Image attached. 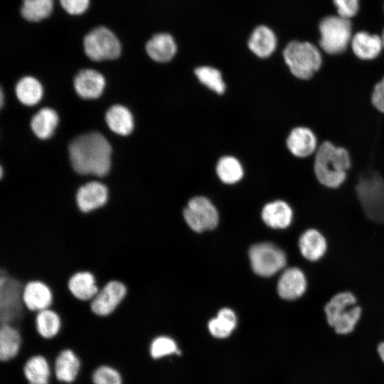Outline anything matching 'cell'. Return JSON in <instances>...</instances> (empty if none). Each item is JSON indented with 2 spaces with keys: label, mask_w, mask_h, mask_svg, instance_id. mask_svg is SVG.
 Here are the masks:
<instances>
[{
  "label": "cell",
  "mask_w": 384,
  "mask_h": 384,
  "mask_svg": "<svg viewBox=\"0 0 384 384\" xmlns=\"http://www.w3.org/2000/svg\"><path fill=\"white\" fill-rule=\"evenodd\" d=\"M68 149L71 166L78 174L103 178L109 174L112 147L101 133L79 135L70 143Z\"/></svg>",
  "instance_id": "6da1fadb"
},
{
  "label": "cell",
  "mask_w": 384,
  "mask_h": 384,
  "mask_svg": "<svg viewBox=\"0 0 384 384\" xmlns=\"http://www.w3.org/2000/svg\"><path fill=\"white\" fill-rule=\"evenodd\" d=\"M351 162V156L346 147L325 139L319 144L314 155V174L322 186L337 188L346 180Z\"/></svg>",
  "instance_id": "7a4b0ae2"
},
{
  "label": "cell",
  "mask_w": 384,
  "mask_h": 384,
  "mask_svg": "<svg viewBox=\"0 0 384 384\" xmlns=\"http://www.w3.org/2000/svg\"><path fill=\"white\" fill-rule=\"evenodd\" d=\"M282 55L290 73L300 80L312 79L323 66L320 49L309 41H290Z\"/></svg>",
  "instance_id": "3957f363"
},
{
  "label": "cell",
  "mask_w": 384,
  "mask_h": 384,
  "mask_svg": "<svg viewBox=\"0 0 384 384\" xmlns=\"http://www.w3.org/2000/svg\"><path fill=\"white\" fill-rule=\"evenodd\" d=\"M355 191L366 215L377 223H384V178L376 171L361 174Z\"/></svg>",
  "instance_id": "277c9868"
},
{
  "label": "cell",
  "mask_w": 384,
  "mask_h": 384,
  "mask_svg": "<svg viewBox=\"0 0 384 384\" xmlns=\"http://www.w3.org/2000/svg\"><path fill=\"white\" fill-rule=\"evenodd\" d=\"M355 295L341 292L334 295L324 306L329 325L340 335L351 333L361 319L362 309L357 305Z\"/></svg>",
  "instance_id": "5b68a950"
},
{
  "label": "cell",
  "mask_w": 384,
  "mask_h": 384,
  "mask_svg": "<svg viewBox=\"0 0 384 384\" xmlns=\"http://www.w3.org/2000/svg\"><path fill=\"white\" fill-rule=\"evenodd\" d=\"M24 284L21 280L6 274H0V321L17 326L26 316L23 302Z\"/></svg>",
  "instance_id": "8992f818"
},
{
  "label": "cell",
  "mask_w": 384,
  "mask_h": 384,
  "mask_svg": "<svg viewBox=\"0 0 384 384\" xmlns=\"http://www.w3.org/2000/svg\"><path fill=\"white\" fill-rule=\"evenodd\" d=\"M321 49L328 55H340L346 51L352 39L351 21L337 16L324 18L319 25Z\"/></svg>",
  "instance_id": "52a82bcc"
},
{
  "label": "cell",
  "mask_w": 384,
  "mask_h": 384,
  "mask_svg": "<svg viewBox=\"0 0 384 384\" xmlns=\"http://www.w3.org/2000/svg\"><path fill=\"white\" fill-rule=\"evenodd\" d=\"M83 48L92 60H114L121 53V43L107 27L99 26L89 31L83 38Z\"/></svg>",
  "instance_id": "ba28073f"
},
{
  "label": "cell",
  "mask_w": 384,
  "mask_h": 384,
  "mask_svg": "<svg viewBox=\"0 0 384 384\" xmlns=\"http://www.w3.org/2000/svg\"><path fill=\"white\" fill-rule=\"evenodd\" d=\"M252 270L258 275L270 277L278 272L286 265L284 252L271 242L252 245L249 251Z\"/></svg>",
  "instance_id": "9c48e42d"
},
{
  "label": "cell",
  "mask_w": 384,
  "mask_h": 384,
  "mask_svg": "<svg viewBox=\"0 0 384 384\" xmlns=\"http://www.w3.org/2000/svg\"><path fill=\"white\" fill-rule=\"evenodd\" d=\"M127 295V287L123 282L110 280L100 288L88 303L90 310L97 317H109L117 311Z\"/></svg>",
  "instance_id": "30bf717a"
},
{
  "label": "cell",
  "mask_w": 384,
  "mask_h": 384,
  "mask_svg": "<svg viewBox=\"0 0 384 384\" xmlns=\"http://www.w3.org/2000/svg\"><path fill=\"white\" fill-rule=\"evenodd\" d=\"M53 380L58 384H75L83 372V361L72 347L59 349L52 360Z\"/></svg>",
  "instance_id": "8fae6325"
},
{
  "label": "cell",
  "mask_w": 384,
  "mask_h": 384,
  "mask_svg": "<svg viewBox=\"0 0 384 384\" xmlns=\"http://www.w3.org/2000/svg\"><path fill=\"white\" fill-rule=\"evenodd\" d=\"M183 217L188 225L195 232L214 229L218 223V213L206 198L196 196L191 198L183 210Z\"/></svg>",
  "instance_id": "7c38bea8"
},
{
  "label": "cell",
  "mask_w": 384,
  "mask_h": 384,
  "mask_svg": "<svg viewBox=\"0 0 384 384\" xmlns=\"http://www.w3.org/2000/svg\"><path fill=\"white\" fill-rule=\"evenodd\" d=\"M109 199V188L99 181L85 183L75 191V204L78 210L83 213H90L102 208Z\"/></svg>",
  "instance_id": "4fadbf2b"
},
{
  "label": "cell",
  "mask_w": 384,
  "mask_h": 384,
  "mask_svg": "<svg viewBox=\"0 0 384 384\" xmlns=\"http://www.w3.org/2000/svg\"><path fill=\"white\" fill-rule=\"evenodd\" d=\"M21 371L26 384H53L52 361L43 353L36 352L26 356Z\"/></svg>",
  "instance_id": "5bb4252c"
},
{
  "label": "cell",
  "mask_w": 384,
  "mask_h": 384,
  "mask_svg": "<svg viewBox=\"0 0 384 384\" xmlns=\"http://www.w3.org/2000/svg\"><path fill=\"white\" fill-rule=\"evenodd\" d=\"M54 296L50 286L41 280H31L24 284L23 302L26 311L31 314L51 308Z\"/></svg>",
  "instance_id": "9a60e30c"
},
{
  "label": "cell",
  "mask_w": 384,
  "mask_h": 384,
  "mask_svg": "<svg viewBox=\"0 0 384 384\" xmlns=\"http://www.w3.org/2000/svg\"><path fill=\"white\" fill-rule=\"evenodd\" d=\"M318 142L316 133L306 126L293 128L286 139V145L289 152L300 159L314 155L319 145Z\"/></svg>",
  "instance_id": "2e32d148"
},
{
  "label": "cell",
  "mask_w": 384,
  "mask_h": 384,
  "mask_svg": "<svg viewBox=\"0 0 384 384\" xmlns=\"http://www.w3.org/2000/svg\"><path fill=\"white\" fill-rule=\"evenodd\" d=\"M33 326L38 338L44 342H50L60 336L63 321L58 311L49 308L33 314Z\"/></svg>",
  "instance_id": "e0dca14e"
},
{
  "label": "cell",
  "mask_w": 384,
  "mask_h": 384,
  "mask_svg": "<svg viewBox=\"0 0 384 384\" xmlns=\"http://www.w3.org/2000/svg\"><path fill=\"white\" fill-rule=\"evenodd\" d=\"M24 337L16 325L1 324L0 326V361L2 363L14 362L22 353Z\"/></svg>",
  "instance_id": "ac0fdd59"
},
{
  "label": "cell",
  "mask_w": 384,
  "mask_h": 384,
  "mask_svg": "<svg viewBox=\"0 0 384 384\" xmlns=\"http://www.w3.org/2000/svg\"><path fill=\"white\" fill-rule=\"evenodd\" d=\"M307 288V280L303 271L297 267L285 270L277 283V292L285 300H295L301 297Z\"/></svg>",
  "instance_id": "d6986e66"
},
{
  "label": "cell",
  "mask_w": 384,
  "mask_h": 384,
  "mask_svg": "<svg viewBox=\"0 0 384 384\" xmlns=\"http://www.w3.org/2000/svg\"><path fill=\"white\" fill-rule=\"evenodd\" d=\"M350 46L353 55L362 61L375 60L383 50L380 36L365 31L355 33Z\"/></svg>",
  "instance_id": "ffe728a7"
},
{
  "label": "cell",
  "mask_w": 384,
  "mask_h": 384,
  "mask_svg": "<svg viewBox=\"0 0 384 384\" xmlns=\"http://www.w3.org/2000/svg\"><path fill=\"white\" fill-rule=\"evenodd\" d=\"M67 285L75 299L85 303H89L100 289L95 276L87 270L75 272L69 278Z\"/></svg>",
  "instance_id": "44dd1931"
},
{
  "label": "cell",
  "mask_w": 384,
  "mask_h": 384,
  "mask_svg": "<svg viewBox=\"0 0 384 384\" xmlns=\"http://www.w3.org/2000/svg\"><path fill=\"white\" fill-rule=\"evenodd\" d=\"M74 88L83 99L99 97L105 88V79L99 72L92 69L80 70L74 78Z\"/></svg>",
  "instance_id": "7402d4cb"
},
{
  "label": "cell",
  "mask_w": 384,
  "mask_h": 384,
  "mask_svg": "<svg viewBox=\"0 0 384 384\" xmlns=\"http://www.w3.org/2000/svg\"><path fill=\"white\" fill-rule=\"evenodd\" d=\"M145 49L153 60L166 63L174 57L177 47L174 38L170 34L159 33L147 41Z\"/></svg>",
  "instance_id": "603a6c76"
},
{
  "label": "cell",
  "mask_w": 384,
  "mask_h": 384,
  "mask_svg": "<svg viewBox=\"0 0 384 384\" xmlns=\"http://www.w3.org/2000/svg\"><path fill=\"white\" fill-rule=\"evenodd\" d=\"M299 248L305 259L315 262L325 255L327 243L321 232L311 228L305 230L299 237Z\"/></svg>",
  "instance_id": "cb8c5ba5"
},
{
  "label": "cell",
  "mask_w": 384,
  "mask_h": 384,
  "mask_svg": "<svg viewBox=\"0 0 384 384\" xmlns=\"http://www.w3.org/2000/svg\"><path fill=\"white\" fill-rule=\"evenodd\" d=\"M262 218L269 227L274 229H284L290 225L293 212L287 203L278 200L264 206Z\"/></svg>",
  "instance_id": "d4e9b609"
},
{
  "label": "cell",
  "mask_w": 384,
  "mask_h": 384,
  "mask_svg": "<svg viewBox=\"0 0 384 384\" xmlns=\"http://www.w3.org/2000/svg\"><path fill=\"white\" fill-rule=\"evenodd\" d=\"M277 40L274 31L266 26L255 28L248 41L250 50L259 58L270 56L277 48Z\"/></svg>",
  "instance_id": "484cf974"
},
{
  "label": "cell",
  "mask_w": 384,
  "mask_h": 384,
  "mask_svg": "<svg viewBox=\"0 0 384 384\" xmlns=\"http://www.w3.org/2000/svg\"><path fill=\"white\" fill-rule=\"evenodd\" d=\"M238 326V318L233 310L223 308L218 311L217 316L210 319L207 327L210 334L218 339L230 337Z\"/></svg>",
  "instance_id": "4316f807"
},
{
  "label": "cell",
  "mask_w": 384,
  "mask_h": 384,
  "mask_svg": "<svg viewBox=\"0 0 384 384\" xmlns=\"http://www.w3.org/2000/svg\"><path fill=\"white\" fill-rule=\"evenodd\" d=\"M105 121L109 128L119 135H128L134 128L132 113L121 105H114L109 108L105 114Z\"/></svg>",
  "instance_id": "83f0119b"
},
{
  "label": "cell",
  "mask_w": 384,
  "mask_h": 384,
  "mask_svg": "<svg viewBox=\"0 0 384 384\" xmlns=\"http://www.w3.org/2000/svg\"><path fill=\"white\" fill-rule=\"evenodd\" d=\"M58 123L56 112L48 107L41 109L31 120V128L35 135L41 139L50 138Z\"/></svg>",
  "instance_id": "f1b7e54d"
},
{
  "label": "cell",
  "mask_w": 384,
  "mask_h": 384,
  "mask_svg": "<svg viewBox=\"0 0 384 384\" xmlns=\"http://www.w3.org/2000/svg\"><path fill=\"white\" fill-rule=\"evenodd\" d=\"M147 352L150 358L154 361L181 354L176 341L165 334L157 335L152 338L149 343Z\"/></svg>",
  "instance_id": "f546056e"
},
{
  "label": "cell",
  "mask_w": 384,
  "mask_h": 384,
  "mask_svg": "<svg viewBox=\"0 0 384 384\" xmlns=\"http://www.w3.org/2000/svg\"><path fill=\"white\" fill-rule=\"evenodd\" d=\"M15 92L18 100L27 106L36 105L43 96L41 84L37 79L31 76L22 78L17 82Z\"/></svg>",
  "instance_id": "4dcf8cb0"
},
{
  "label": "cell",
  "mask_w": 384,
  "mask_h": 384,
  "mask_svg": "<svg viewBox=\"0 0 384 384\" xmlns=\"http://www.w3.org/2000/svg\"><path fill=\"white\" fill-rule=\"evenodd\" d=\"M53 9V0H23L21 16L28 22H40L49 17Z\"/></svg>",
  "instance_id": "1f68e13d"
},
{
  "label": "cell",
  "mask_w": 384,
  "mask_h": 384,
  "mask_svg": "<svg viewBox=\"0 0 384 384\" xmlns=\"http://www.w3.org/2000/svg\"><path fill=\"white\" fill-rule=\"evenodd\" d=\"M90 384H125L122 370L108 363L95 366L90 371Z\"/></svg>",
  "instance_id": "d6a6232c"
},
{
  "label": "cell",
  "mask_w": 384,
  "mask_h": 384,
  "mask_svg": "<svg viewBox=\"0 0 384 384\" xmlns=\"http://www.w3.org/2000/svg\"><path fill=\"white\" fill-rule=\"evenodd\" d=\"M218 176L225 183L233 184L243 176V169L240 161L235 157L225 156L220 159L216 166Z\"/></svg>",
  "instance_id": "836d02e7"
},
{
  "label": "cell",
  "mask_w": 384,
  "mask_h": 384,
  "mask_svg": "<svg viewBox=\"0 0 384 384\" xmlns=\"http://www.w3.org/2000/svg\"><path fill=\"white\" fill-rule=\"evenodd\" d=\"M198 80L210 90L218 94H223L225 90V85L220 72L213 67L201 66L194 70Z\"/></svg>",
  "instance_id": "e575fe53"
},
{
  "label": "cell",
  "mask_w": 384,
  "mask_h": 384,
  "mask_svg": "<svg viewBox=\"0 0 384 384\" xmlns=\"http://www.w3.org/2000/svg\"><path fill=\"white\" fill-rule=\"evenodd\" d=\"M370 102L375 111L384 115V73L372 87Z\"/></svg>",
  "instance_id": "d590c367"
},
{
  "label": "cell",
  "mask_w": 384,
  "mask_h": 384,
  "mask_svg": "<svg viewBox=\"0 0 384 384\" xmlns=\"http://www.w3.org/2000/svg\"><path fill=\"white\" fill-rule=\"evenodd\" d=\"M336 8L338 15L342 18L349 19L358 11V0H333Z\"/></svg>",
  "instance_id": "8d00e7d4"
},
{
  "label": "cell",
  "mask_w": 384,
  "mask_h": 384,
  "mask_svg": "<svg viewBox=\"0 0 384 384\" xmlns=\"http://www.w3.org/2000/svg\"><path fill=\"white\" fill-rule=\"evenodd\" d=\"M63 9L71 16H79L88 9L90 0H59Z\"/></svg>",
  "instance_id": "74e56055"
},
{
  "label": "cell",
  "mask_w": 384,
  "mask_h": 384,
  "mask_svg": "<svg viewBox=\"0 0 384 384\" xmlns=\"http://www.w3.org/2000/svg\"><path fill=\"white\" fill-rule=\"evenodd\" d=\"M377 351H378V353L380 359L384 363V341L380 342L378 345Z\"/></svg>",
  "instance_id": "f35d334b"
},
{
  "label": "cell",
  "mask_w": 384,
  "mask_h": 384,
  "mask_svg": "<svg viewBox=\"0 0 384 384\" xmlns=\"http://www.w3.org/2000/svg\"><path fill=\"white\" fill-rule=\"evenodd\" d=\"M380 37H381V40H382L383 48V50H384V29L383 31V33H382V35L380 36Z\"/></svg>",
  "instance_id": "ab89813d"
},
{
  "label": "cell",
  "mask_w": 384,
  "mask_h": 384,
  "mask_svg": "<svg viewBox=\"0 0 384 384\" xmlns=\"http://www.w3.org/2000/svg\"><path fill=\"white\" fill-rule=\"evenodd\" d=\"M1 106H3V92L1 91Z\"/></svg>",
  "instance_id": "60d3db41"
}]
</instances>
